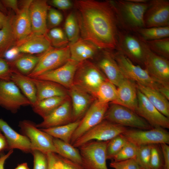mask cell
Wrapping results in <instances>:
<instances>
[{"instance_id":"obj_1","label":"cell","mask_w":169,"mask_h":169,"mask_svg":"<svg viewBox=\"0 0 169 169\" xmlns=\"http://www.w3.org/2000/svg\"><path fill=\"white\" fill-rule=\"evenodd\" d=\"M82 38L100 50H116L120 29L111 0L74 2Z\"/></svg>"},{"instance_id":"obj_2","label":"cell","mask_w":169,"mask_h":169,"mask_svg":"<svg viewBox=\"0 0 169 169\" xmlns=\"http://www.w3.org/2000/svg\"><path fill=\"white\" fill-rule=\"evenodd\" d=\"M120 29L134 32L144 27V16L148 2L137 3L130 0L112 1Z\"/></svg>"},{"instance_id":"obj_3","label":"cell","mask_w":169,"mask_h":169,"mask_svg":"<svg viewBox=\"0 0 169 169\" xmlns=\"http://www.w3.org/2000/svg\"><path fill=\"white\" fill-rule=\"evenodd\" d=\"M106 79L96 64L86 60L80 62L74 75L73 84L94 96L100 86Z\"/></svg>"},{"instance_id":"obj_4","label":"cell","mask_w":169,"mask_h":169,"mask_svg":"<svg viewBox=\"0 0 169 169\" xmlns=\"http://www.w3.org/2000/svg\"><path fill=\"white\" fill-rule=\"evenodd\" d=\"M112 53L125 77L136 83L158 90L161 84L155 81L146 70L133 63L129 58L116 50Z\"/></svg>"},{"instance_id":"obj_5","label":"cell","mask_w":169,"mask_h":169,"mask_svg":"<svg viewBox=\"0 0 169 169\" xmlns=\"http://www.w3.org/2000/svg\"><path fill=\"white\" fill-rule=\"evenodd\" d=\"M134 64L144 66V42L135 33L120 29L116 50Z\"/></svg>"},{"instance_id":"obj_6","label":"cell","mask_w":169,"mask_h":169,"mask_svg":"<svg viewBox=\"0 0 169 169\" xmlns=\"http://www.w3.org/2000/svg\"><path fill=\"white\" fill-rule=\"evenodd\" d=\"M104 120L126 127L148 130L153 128L135 111L122 105L111 103Z\"/></svg>"},{"instance_id":"obj_7","label":"cell","mask_w":169,"mask_h":169,"mask_svg":"<svg viewBox=\"0 0 169 169\" xmlns=\"http://www.w3.org/2000/svg\"><path fill=\"white\" fill-rule=\"evenodd\" d=\"M19 126L23 135L29 140L32 151L36 150L45 154L50 152L57 154L53 137L38 128L34 122L29 120H23L19 122Z\"/></svg>"},{"instance_id":"obj_8","label":"cell","mask_w":169,"mask_h":169,"mask_svg":"<svg viewBox=\"0 0 169 169\" xmlns=\"http://www.w3.org/2000/svg\"><path fill=\"white\" fill-rule=\"evenodd\" d=\"M109 141H92L78 148L86 169H108L106 165V147Z\"/></svg>"},{"instance_id":"obj_9","label":"cell","mask_w":169,"mask_h":169,"mask_svg":"<svg viewBox=\"0 0 169 169\" xmlns=\"http://www.w3.org/2000/svg\"><path fill=\"white\" fill-rule=\"evenodd\" d=\"M70 59L69 45L60 48L53 47L40 55L35 68L27 76L35 78L47 72L61 66Z\"/></svg>"},{"instance_id":"obj_10","label":"cell","mask_w":169,"mask_h":169,"mask_svg":"<svg viewBox=\"0 0 169 169\" xmlns=\"http://www.w3.org/2000/svg\"><path fill=\"white\" fill-rule=\"evenodd\" d=\"M127 129L126 127L103 120L77 139L72 145L78 148L92 141H110Z\"/></svg>"},{"instance_id":"obj_11","label":"cell","mask_w":169,"mask_h":169,"mask_svg":"<svg viewBox=\"0 0 169 169\" xmlns=\"http://www.w3.org/2000/svg\"><path fill=\"white\" fill-rule=\"evenodd\" d=\"M127 140L139 147L143 146L169 144V133L161 127L148 130H126L121 134Z\"/></svg>"},{"instance_id":"obj_12","label":"cell","mask_w":169,"mask_h":169,"mask_svg":"<svg viewBox=\"0 0 169 169\" xmlns=\"http://www.w3.org/2000/svg\"><path fill=\"white\" fill-rule=\"evenodd\" d=\"M29 105L30 102L13 82L0 79V107L15 113L21 107Z\"/></svg>"},{"instance_id":"obj_13","label":"cell","mask_w":169,"mask_h":169,"mask_svg":"<svg viewBox=\"0 0 169 169\" xmlns=\"http://www.w3.org/2000/svg\"><path fill=\"white\" fill-rule=\"evenodd\" d=\"M144 42V69L156 82L162 85L169 86L168 59L153 53Z\"/></svg>"},{"instance_id":"obj_14","label":"cell","mask_w":169,"mask_h":169,"mask_svg":"<svg viewBox=\"0 0 169 169\" xmlns=\"http://www.w3.org/2000/svg\"><path fill=\"white\" fill-rule=\"evenodd\" d=\"M109 106L108 104L100 102L96 99L80 120L72 136L70 144L72 145L83 134L102 121Z\"/></svg>"},{"instance_id":"obj_15","label":"cell","mask_w":169,"mask_h":169,"mask_svg":"<svg viewBox=\"0 0 169 169\" xmlns=\"http://www.w3.org/2000/svg\"><path fill=\"white\" fill-rule=\"evenodd\" d=\"M138 106L135 112L152 128H169V118L160 112L137 89Z\"/></svg>"},{"instance_id":"obj_16","label":"cell","mask_w":169,"mask_h":169,"mask_svg":"<svg viewBox=\"0 0 169 169\" xmlns=\"http://www.w3.org/2000/svg\"><path fill=\"white\" fill-rule=\"evenodd\" d=\"M144 22L145 28L169 26V1H149Z\"/></svg>"},{"instance_id":"obj_17","label":"cell","mask_w":169,"mask_h":169,"mask_svg":"<svg viewBox=\"0 0 169 169\" xmlns=\"http://www.w3.org/2000/svg\"><path fill=\"white\" fill-rule=\"evenodd\" d=\"M80 62L70 59L61 66L34 78L55 82L68 90L74 84V75Z\"/></svg>"},{"instance_id":"obj_18","label":"cell","mask_w":169,"mask_h":169,"mask_svg":"<svg viewBox=\"0 0 169 169\" xmlns=\"http://www.w3.org/2000/svg\"><path fill=\"white\" fill-rule=\"evenodd\" d=\"M50 8L46 0H32L29 7L32 33L47 34V16Z\"/></svg>"},{"instance_id":"obj_19","label":"cell","mask_w":169,"mask_h":169,"mask_svg":"<svg viewBox=\"0 0 169 169\" xmlns=\"http://www.w3.org/2000/svg\"><path fill=\"white\" fill-rule=\"evenodd\" d=\"M68 90L71 103L73 121L80 120L96 99L91 94L74 84Z\"/></svg>"},{"instance_id":"obj_20","label":"cell","mask_w":169,"mask_h":169,"mask_svg":"<svg viewBox=\"0 0 169 169\" xmlns=\"http://www.w3.org/2000/svg\"><path fill=\"white\" fill-rule=\"evenodd\" d=\"M102 50L96 65L106 79L118 87L125 77L115 59L112 51Z\"/></svg>"},{"instance_id":"obj_21","label":"cell","mask_w":169,"mask_h":169,"mask_svg":"<svg viewBox=\"0 0 169 169\" xmlns=\"http://www.w3.org/2000/svg\"><path fill=\"white\" fill-rule=\"evenodd\" d=\"M72 108L69 97L49 115L43 121L36 125L38 128L46 129L73 122Z\"/></svg>"},{"instance_id":"obj_22","label":"cell","mask_w":169,"mask_h":169,"mask_svg":"<svg viewBox=\"0 0 169 169\" xmlns=\"http://www.w3.org/2000/svg\"><path fill=\"white\" fill-rule=\"evenodd\" d=\"M32 1L29 0L23 2L21 8L14 18L12 17L13 29L16 43L26 38L32 33L29 12Z\"/></svg>"},{"instance_id":"obj_23","label":"cell","mask_w":169,"mask_h":169,"mask_svg":"<svg viewBox=\"0 0 169 169\" xmlns=\"http://www.w3.org/2000/svg\"><path fill=\"white\" fill-rule=\"evenodd\" d=\"M117 87L116 99L111 103L122 105L135 112L138 106L136 83L125 78Z\"/></svg>"},{"instance_id":"obj_24","label":"cell","mask_w":169,"mask_h":169,"mask_svg":"<svg viewBox=\"0 0 169 169\" xmlns=\"http://www.w3.org/2000/svg\"><path fill=\"white\" fill-rule=\"evenodd\" d=\"M15 46L19 52L29 54L44 53L52 46L46 35L31 33L25 39L17 42Z\"/></svg>"},{"instance_id":"obj_25","label":"cell","mask_w":169,"mask_h":169,"mask_svg":"<svg viewBox=\"0 0 169 169\" xmlns=\"http://www.w3.org/2000/svg\"><path fill=\"white\" fill-rule=\"evenodd\" d=\"M0 130L7 140L9 150L17 149L26 153H31V144L28 139L16 131L1 118H0Z\"/></svg>"},{"instance_id":"obj_26","label":"cell","mask_w":169,"mask_h":169,"mask_svg":"<svg viewBox=\"0 0 169 169\" xmlns=\"http://www.w3.org/2000/svg\"><path fill=\"white\" fill-rule=\"evenodd\" d=\"M30 78L36 87V102L49 98L69 95L68 90L56 83L34 78Z\"/></svg>"},{"instance_id":"obj_27","label":"cell","mask_w":169,"mask_h":169,"mask_svg":"<svg viewBox=\"0 0 169 169\" xmlns=\"http://www.w3.org/2000/svg\"><path fill=\"white\" fill-rule=\"evenodd\" d=\"M70 59L81 62L95 57L99 52V49L91 42L82 38L69 44Z\"/></svg>"},{"instance_id":"obj_28","label":"cell","mask_w":169,"mask_h":169,"mask_svg":"<svg viewBox=\"0 0 169 169\" xmlns=\"http://www.w3.org/2000/svg\"><path fill=\"white\" fill-rule=\"evenodd\" d=\"M136 87L150 102L163 115L169 118L168 100L158 91L148 86L136 83Z\"/></svg>"},{"instance_id":"obj_29","label":"cell","mask_w":169,"mask_h":169,"mask_svg":"<svg viewBox=\"0 0 169 169\" xmlns=\"http://www.w3.org/2000/svg\"><path fill=\"white\" fill-rule=\"evenodd\" d=\"M10 80L21 90L23 94L30 102L31 106L35 103L37 101V90L30 78L15 69L11 76Z\"/></svg>"},{"instance_id":"obj_30","label":"cell","mask_w":169,"mask_h":169,"mask_svg":"<svg viewBox=\"0 0 169 169\" xmlns=\"http://www.w3.org/2000/svg\"><path fill=\"white\" fill-rule=\"evenodd\" d=\"M69 96H55L36 102L32 106L33 111L43 119L63 103Z\"/></svg>"},{"instance_id":"obj_31","label":"cell","mask_w":169,"mask_h":169,"mask_svg":"<svg viewBox=\"0 0 169 169\" xmlns=\"http://www.w3.org/2000/svg\"><path fill=\"white\" fill-rule=\"evenodd\" d=\"M80 120H77L58 126L46 129H40L53 138L70 144L72 136L79 125Z\"/></svg>"},{"instance_id":"obj_32","label":"cell","mask_w":169,"mask_h":169,"mask_svg":"<svg viewBox=\"0 0 169 169\" xmlns=\"http://www.w3.org/2000/svg\"><path fill=\"white\" fill-rule=\"evenodd\" d=\"M16 43L12 25V17L9 16L7 22L0 29V58H4L6 52L15 45Z\"/></svg>"},{"instance_id":"obj_33","label":"cell","mask_w":169,"mask_h":169,"mask_svg":"<svg viewBox=\"0 0 169 169\" xmlns=\"http://www.w3.org/2000/svg\"><path fill=\"white\" fill-rule=\"evenodd\" d=\"M53 142L58 154L82 166L81 157L78 148L69 143L57 138H53Z\"/></svg>"},{"instance_id":"obj_34","label":"cell","mask_w":169,"mask_h":169,"mask_svg":"<svg viewBox=\"0 0 169 169\" xmlns=\"http://www.w3.org/2000/svg\"><path fill=\"white\" fill-rule=\"evenodd\" d=\"M40 55L20 54L11 61L14 68L21 74L27 76L33 70L38 62Z\"/></svg>"},{"instance_id":"obj_35","label":"cell","mask_w":169,"mask_h":169,"mask_svg":"<svg viewBox=\"0 0 169 169\" xmlns=\"http://www.w3.org/2000/svg\"><path fill=\"white\" fill-rule=\"evenodd\" d=\"M134 32L144 41L155 40L169 37V26L141 28Z\"/></svg>"},{"instance_id":"obj_36","label":"cell","mask_w":169,"mask_h":169,"mask_svg":"<svg viewBox=\"0 0 169 169\" xmlns=\"http://www.w3.org/2000/svg\"><path fill=\"white\" fill-rule=\"evenodd\" d=\"M116 86L107 79L100 86L94 97L99 101L108 104L115 100L117 93Z\"/></svg>"},{"instance_id":"obj_37","label":"cell","mask_w":169,"mask_h":169,"mask_svg":"<svg viewBox=\"0 0 169 169\" xmlns=\"http://www.w3.org/2000/svg\"><path fill=\"white\" fill-rule=\"evenodd\" d=\"M64 30L69 43H73L79 38V27L76 14L73 12L70 13L67 17Z\"/></svg>"},{"instance_id":"obj_38","label":"cell","mask_w":169,"mask_h":169,"mask_svg":"<svg viewBox=\"0 0 169 169\" xmlns=\"http://www.w3.org/2000/svg\"><path fill=\"white\" fill-rule=\"evenodd\" d=\"M47 35L52 46L54 48H64L69 44L64 32L60 28L55 27L49 30Z\"/></svg>"},{"instance_id":"obj_39","label":"cell","mask_w":169,"mask_h":169,"mask_svg":"<svg viewBox=\"0 0 169 169\" xmlns=\"http://www.w3.org/2000/svg\"><path fill=\"white\" fill-rule=\"evenodd\" d=\"M145 42L153 53L169 59V37Z\"/></svg>"},{"instance_id":"obj_40","label":"cell","mask_w":169,"mask_h":169,"mask_svg":"<svg viewBox=\"0 0 169 169\" xmlns=\"http://www.w3.org/2000/svg\"><path fill=\"white\" fill-rule=\"evenodd\" d=\"M128 142L127 139L122 134L109 141L106 149L107 159L112 160Z\"/></svg>"},{"instance_id":"obj_41","label":"cell","mask_w":169,"mask_h":169,"mask_svg":"<svg viewBox=\"0 0 169 169\" xmlns=\"http://www.w3.org/2000/svg\"><path fill=\"white\" fill-rule=\"evenodd\" d=\"M151 146L152 145H148L138 147L135 159L143 169H151L150 160Z\"/></svg>"},{"instance_id":"obj_42","label":"cell","mask_w":169,"mask_h":169,"mask_svg":"<svg viewBox=\"0 0 169 169\" xmlns=\"http://www.w3.org/2000/svg\"><path fill=\"white\" fill-rule=\"evenodd\" d=\"M138 147L128 141L120 151L113 158L112 160L116 162L122 161L131 159H135Z\"/></svg>"},{"instance_id":"obj_43","label":"cell","mask_w":169,"mask_h":169,"mask_svg":"<svg viewBox=\"0 0 169 169\" xmlns=\"http://www.w3.org/2000/svg\"><path fill=\"white\" fill-rule=\"evenodd\" d=\"M158 145H152L151 150L150 166L151 169H163V161L161 151Z\"/></svg>"},{"instance_id":"obj_44","label":"cell","mask_w":169,"mask_h":169,"mask_svg":"<svg viewBox=\"0 0 169 169\" xmlns=\"http://www.w3.org/2000/svg\"><path fill=\"white\" fill-rule=\"evenodd\" d=\"M63 17L61 13L58 10L50 8L47 16V25L48 30L55 28L62 22Z\"/></svg>"},{"instance_id":"obj_45","label":"cell","mask_w":169,"mask_h":169,"mask_svg":"<svg viewBox=\"0 0 169 169\" xmlns=\"http://www.w3.org/2000/svg\"><path fill=\"white\" fill-rule=\"evenodd\" d=\"M15 69L11 61L0 58V79L10 80L11 76Z\"/></svg>"},{"instance_id":"obj_46","label":"cell","mask_w":169,"mask_h":169,"mask_svg":"<svg viewBox=\"0 0 169 169\" xmlns=\"http://www.w3.org/2000/svg\"><path fill=\"white\" fill-rule=\"evenodd\" d=\"M55 166L57 169H86L81 165L56 154Z\"/></svg>"},{"instance_id":"obj_47","label":"cell","mask_w":169,"mask_h":169,"mask_svg":"<svg viewBox=\"0 0 169 169\" xmlns=\"http://www.w3.org/2000/svg\"><path fill=\"white\" fill-rule=\"evenodd\" d=\"M33 157V169H47L48 160L46 156L43 153L38 150L32 151Z\"/></svg>"},{"instance_id":"obj_48","label":"cell","mask_w":169,"mask_h":169,"mask_svg":"<svg viewBox=\"0 0 169 169\" xmlns=\"http://www.w3.org/2000/svg\"><path fill=\"white\" fill-rule=\"evenodd\" d=\"M51 4L54 7L62 10H67L71 8L74 4L69 0H53Z\"/></svg>"},{"instance_id":"obj_49","label":"cell","mask_w":169,"mask_h":169,"mask_svg":"<svg viewBox=\"0 0 169 169\" xmlns=\"http://www.w3.org/2000/svg\"><path fill=\"white\" fill-rule=\"evenodd\" d=\"M162 153L163 167V169H169V146L166 143L159 145Z\"/></svg>"},{"instance_id":"obj_50","label":"cell","mask_w":169,"mask_h":169,"mask_svg":"<svg viewBox=\"0 0 169 169\" xmlns=\"http://www.w3.org/2000/svg\"><path fill=\"white\" fill-rule=\"evenodd\" d=\"M20 53L17 48L14 45L6 52L4 58L8 61H12L20 55Z\"/></svg>"},{"instance_id":"obj_51","label":"cell","mask_w":169,"mask_h":169,"mask_svg":"<svg viewBox=\"0 0 169 169\" xmlns=\"http://www.w3.org/2000/svg\"><path fill=\"white\" fill-rule=\"evenodd\" d=\"M3 3L7 8L12 9L16 13L19 10L18 7V1L16 0H1Z\"/></svg>"},{"instance_id":"obj_52","label":"cell","mask_w":169,"mask_h":169,"mask_svg":"<svg viewBox=\"0 0 169 169\" xmlns=\"http://www.w3.org/2000/svg\"><path fill=\"white\" fill-rule=\"evenodd\" d=\"M120 162L126 169H143L135 159H131Z\"/></svg>"},{"instance_id":"obj_53","label":"cell","mask_w":169,"mask_h":169,"mask_svg":"<svg viewBox=\"0 0 169 169\" xmlns=\"http://www.w3.org/2000/svg\"><path fill=\"white\" fill-rule=\"evenodd\" d=\"M56 154L52 152L46 154L48 162L47 169H57L55 166Z\"/></svg>"},{"instance_id":"obj_54","label":"cell","mask_w":169,"mask_h":169,"mask_svg":"<svg viewBox=\"0 0 169 169\" xmlns=\"http://www.w3.org/2000/svg\"><path fill=\"white\" fill-rule=\"evenodd\" d=\"M6 150H10L6 138L0 130V155Z\"/></svg>"},{"instance_id":"obj_55","label":"cell","mask_w":169,"mask_h":169,"mask_svg":"<svg viewBox=\"0 0 169 169\" xmlns=\"http://www.w3.org/2000/svg\"><path fill=\"white\" fill-rule=\"evenodd\" d=\"M13 152V150H10L6 154H3L0 156V169H4V165L6 160Z\"/></svg>"},{"instance_id":"obj_56","label":"cell","mask_w":169,"mask_h":169,"mask_svg":"<svg viewBox=\"0 0 169 169\" xmlns=\"http://www.w3.org/2000/svg\"><path fill=\"white\" fill-rule=\"evenodd\" d=\"M158 91L168 100H169V86L161 84Z\"/></svg>"},{"instance_id":"obj_57","label":"cell","mask_w":169,"mask_h":169,"mask_svg":"<svg viewBox=\"0 0 169 169\" xmlns=\"http://www.w3.org/2000/svg\"><path fill=\"white\" fill-rule=\"evenodd\" d=\"M110 167L114 169H126L121 162L112 161L110 164Z\"/></svg>"},{"instance_id":"obj_58","label":"cell","mask_w":169,"mask_h":169,"mask_svg":"<svg viewBox=\"0 0 169 169\" xmlns=\"http://www.w3.org/2000/svg\"><path fill=\"white\" fill-rule=\"evenodd\" d=\"M9 15L7 16L0 12V29L7 22Z\"/></svg>"},{"instance_id":"obj_59","label":"cell","mask_w":169,"mask_h":169,"mask_svg":"<svg viewBox=\"0 0 169 169\" xmlns=\"http://www.w3.org/2000/svg\"><path fill=\"white\" fill-rule=\"evenodd\" d=\"M0 12L7 16L9 15V12L1 0L0 1Z\"/></svg>"},{"instance_id":"obj_60","label":"cell","mask_w":169,"mask_h":169,"mask_svg":"<svg viewBox=\"0 0 169 169\" xmlns=\"http://www.w3.org/2000/svg\"></svg>"}]
</instances>
